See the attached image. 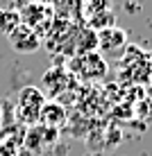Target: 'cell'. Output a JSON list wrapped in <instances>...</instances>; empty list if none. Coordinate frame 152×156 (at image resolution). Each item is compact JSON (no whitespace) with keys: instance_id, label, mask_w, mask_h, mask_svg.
<instances>
[{"instance_id":"7a4b0ae2","label":"cell","mask_w":152,"mask_h":156,"mask_svg":"<svg viewBox=\"0 0 152 156\" xmlns=\"http://www.w3.org/2000/svg\"><path fill=\"white\" fill-rule=\"evenodd\" d=\"M7 39H9V43H12V48L16 52H34L41 45V39L36 36V32L32 27H28V25H23V23L14 32H9Z\"/></svg>"},{"instance_id":"6da1fadb","label":"cell","mask_w":152,"mask_h":156,"mask_svg":"<svg viewBox=\"0 0 152 156\" xmlns=\"http://www.w3.org/2000/svg\"><path fill=\"white\" fill-rule=\"evenodd\" d=\"M43 104H46V100H43V95H41L39 88H34V86H25V88L20 90V95H18V109L23 106V118L28 122L39 120Z\"/></svg>"},{"instance_id":"277c9868","label":"cell","mask_w":152,"mask_h":156,"mask_svg":"<svg viewBox=\"0 0 152 156\" xmlns=\"http://www.w3.org/2000/svg\"><path fill=\"white\" fill-rule=\"evenodd\" d=\"M64 118H66V113H64V109L59 104H43L39 120L48 127H59L64 122Z\"/></svg>"},{"instance_id":"3957f363","label":"cell","mask_w":152,"mask_h":156,"mask_svg":"<svg viewBox=\"0 0 152 156\" xmlns=\"http://www.w3.org/2000/svg\"><path fill=\"white\" fill-rule=\"evenodd\" d=\"M98 43H100V48H102L105 52H118V50H123V48H125L127 36H125L123 30L109 27V30H102V32H100Z\"/></svg>"},{"instance_id":"5b68a950","label":"cell","mask_w":152,"mask_h":156,"mask_svg":"<svg viewBox=\"0 0 152 156\" xmlns=\"http://www.w3.org/2000/svg\"><path fill=\"white\" fill-rule=\"evenodd\" d=\"M20 25V14L16 9H0V32L9 34Z\"/></svg>"}]
</instances>
